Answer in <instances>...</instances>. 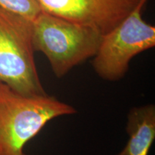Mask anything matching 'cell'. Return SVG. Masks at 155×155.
Listing matches in <instances>:
<instances>
[{
	"label": "cell",
	"instance_id": "obj_5",
	"mask_svg": "<svg viewBox=\"0 0 155 155\" xmlns=\"http://www.w3.org/2000/svg\"><path fill=\"white\" fill-rule=\"evenodd\" d=\"M143 1L148 0H39L46 12L92 27L102 35L115 28Z\"/></svg>",
	"mask_w": 155,
	"mask_h": 155
},
{
	"label": "cell",
	"instance_id": "obj_2",
	"mask_svg": "<svg viewBox=\"0 0 155 155\" xmlns=\"http://www.w3.org/2000/svg\"><path fill=\"white\" fill-rule=\"evenodd\" d=\"M103 35L98 30L42 11L32 22L35 51L43 53L57 78L96 55Z\"/></svg>",
	"mask_w": 155,
	"mask_h": 155
},
{
	"label": "cell",
	"instance_id": "obj_6",
	"mask_svg": "<svg viewBox=\"0 0 155 155\" xmlns=\"http://www.w3.org/2000/svg\"><path fill=\"white\" fill-rule=\"evenodd\" d=\"M129 140L116 155H148L155 139V106L153 104L134 107L128 115Z\"/></svg>",
	"mask_w": 155,
	"mask_h": 155
},
{
	"label": "cell",
	"instance_id": "obj_7",
	"mask_svg": "<svg viewBox=\"0 0 155 155\" xmlns=\"http://www.w3.org/2000/svg\"><path fill=\"white\" fill-rule=\"evenodd\" d=\"M0 7L32 22L43 11L39 0H0Z\"/></svg>",
	"mask_w": 155,
	"mask_h": 155
},
{
	"label": "cell",
	"instance_id": "obj_3",
	"mask_svg": "<svg viewBox=\"0 0 155 155\" xmlns=\"http://www.w3.org/2000/svg\"><path fill=\"white\" fill-rule=\"evenodd\" d=\"M34 52L32 21L0 7V82L24 95L48 94Z\"/></svg>",
	"mask_w": 155,
	"mask_h": 155
},
{
	"label": "cell",
	"instance_id": "obj_4",
	"mask_svg": "<svg viewBox=\"0 0 155 155\" xmlns=\"http://www.w3.org/2000/svg\"><path fill=\"white\" fill-rule=\"evenodd\" d=\"M147 2H141L122 22L102 35L92 65L104 80H120L129 70L134 57L154 47V26L142 18V9Z\"/></svg>",
	"mask_w": 155,
	"mask_h": 155
},
{
	"label": "cell",
	"instance_id": "obj_1",
	"mask_svg": "<svg viewBox=\"0 0 155 155\" xmlns=\"http://www.w3.org/2000/svg\"><path fill=\"white\" fill-rule=\"evenodd\" d=\"M75 113L55 97L24 95L0 82V155H26L25 146L46 124Z\"/></svg>",
	"mask_w": 155,
	"mask_h": 155
}]
</instances>
